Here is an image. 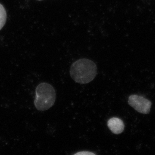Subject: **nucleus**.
<instances>
[{"label":"nucleus","mask_w":155,"mask_h":155,"mask_svg":"<svg viewBox=\"0 0 155 155\" xmlns=\"http://www.w3.org/2000/svg\"><path fill=\"white\" fill-rule=\"evenodd\" d=\"M97 74L96 65L89 59H79L72 64L70 67V76L77 83H89L94 79Z\"/></svg>","instance_id":"obj_1"},{"label":"nucleus","mask_w":155,"mask_h":155,"mask_svg":"<svg viewBox=\"0 0 155 155\" xmlns=\"http://www.w3.org/2000/svg\"><path fill=\"white\" fill-rule=\"evenodd\" d=\"M55 101V91L51 85L43 82L38 85L35 90L34 104L38 110H48L54 105Z\"/></svg>","instance_id":"obj_2"},{"label":"nucleus","mask_w":155,"mask_h":155,"mask_svg":"<svg viewBox=\"0 0 155 155\" xmlns=\"http://www.w3.org/2000/svg\"><path fill=\"white\" fill-rule=\"evenodd\" d=\"M128 103L136 110L143 114L149 113L152 105L149 100L137 95H130L128 98Z\"/></svg>","instance_id":"obj_3"},{"label":"nucleus","mask_w":155,"mask_h":155,"mask_svg":"<svg viewBox=\"0 0 155 155\" xmlns=\"http://www.w3.org/2000/svg\"><path fill=\"white\" fill-rule=\"evenodd\" d=\"M108 127L113 133L118 134L122 133L125 128V125L121 119L113 117L108 120Z\"/></svg>","instance_id":"obj_4"},{"label":"nucleus","mask_w":155,"mask_h":155,"mask_svg":"<svg viewBox=\"0 0 155 155\" xmlns=\"http://www.w3.org/2000/svg\"><path fill=\"white\" fill-rule=\"evenodd\" d=\"M7 19V13L4 6L0 4V30L5 24Z\"/></svg>","instance_id":"obj_5"},{"label":"nucleus","mask_w":155,"mask_h":155,"mask_svg":"<svg viewBox=\"0 0 155 155\" xmlns=\"http://www.w3.org/2000/svg\"><path fill=\"white\" fill-rule=\"evenodd\" d=\"M94 153L89 152L88 151H83L78 152L75 154V155H95Z\"/></svg>","instance_id":"obj_6"},{"label":"nucleus","mask_w":155,"mask_h":155,"mask_svg":"<svg viewBox=\"0 0 155 155\" xmlns=\"http://www.w3.org/2000/svg\"><path fill=\"white\" fill-rule=\"evenodd\" d=\"M38 1H41V0H38Z\"/></svg>","instance_id":"obj_7"}]
</instances>
